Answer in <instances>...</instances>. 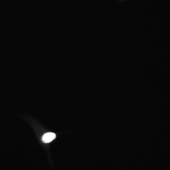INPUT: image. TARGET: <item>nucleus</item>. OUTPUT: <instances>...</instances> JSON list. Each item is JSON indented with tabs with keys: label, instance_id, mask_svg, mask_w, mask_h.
<instances>
[{
	"label": "nucleus",
	"instance_id": "1",
	"mask_svg": "<svg viewBox=\"0 0 170 170\" xmlns=\"http://www.w3.org/2000/svg\"><path fill=\"white\" fill-rule=\"evenodd\" d=\"M56 138V135L52 132H48L45 134L42 137V142L45 143H50L53 141Z\"/></svg>",
	"mask_w": 170,
	"mask_h": 170
}]
</instances>
